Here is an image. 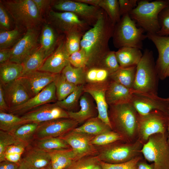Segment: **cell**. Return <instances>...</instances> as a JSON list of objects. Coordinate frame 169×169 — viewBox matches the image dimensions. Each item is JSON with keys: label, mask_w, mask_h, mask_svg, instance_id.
Here are the masks:
<instances>
[{"label": "cell", "mask_w": 169, "mask_h": 169, "mask_svg": "<svg viewBox=\"0 0 169 169\" xmlns=\"http://www.w3.org/2000/svg\"><path fill=\"white\" fill-rule=\"evenodd\" d=\"M21 143L18 141L13 134L0 130V162L6 161L5 153L7 147Z\"/></svg>", "instance_id": "cell-45"}, {"label": "cell", "mask_w": 169, "mask_h": 169, "mask_svg": "<svg viewBox=\"0 0 169 169\" xmlns=\"http://www.w3.org/2000/svg\"><path fill=\"white\" fill-rule=\"evenodd\" d=\"M70 55L66 47L65 40L61 39L55 50L38 70L55 74H60L69 63Z\"/></svg>", "instance_id": "cell-19"}, {"label": "cell", "mask_w": 169, "mask_h": 169, "mask_svg": "<svg viewBox=\"0 0 169 169\" xmlns=\"http://www.w3.org/2000/svg\"><path fill=\"white\" fill-rule=\"evenodd\" d=\"M1 84L9 109L24 104L31 98L19 78L10 83Z\"/></svg>", "instance_id": "cell-21"}, {"label": "cell", "mask_w": 169, "mask_h": 169, "mask_svg": "<svg viewBox=\"0 0 169 169\" xmlns=\"http://www.w3.org/2000/svg\"><path fill=\"white\" fill-rule=\"evenodd\" d=\"M100 162L97 156H85L75 160L66 169H92Z\"/></svg>", "instance_id": "cell-43"}, {"label": "cell", "mask_w": 169, "mask_h": 169, "mask_svg": "<svg viewBox=\"0 0 169 169\" xmlns=\"http://www.w3.org/2000/svg\"><path fill=\"white\" fill-rule=\"evenodd\" d=\"M144 158L153 163L155 169H169V144L167 133L153 135L141 150Z\"/></svg>", "instance_id": "cell-8"}, {"label": "cell", "mask_w": 169, "mask_h": 169, "mask_svg": "<svg viewBox=\"0 0 169 169\" xmlns=\"http://www.w3.org/2000/svg\"><path fill=\"white\" fill-rule=\"evenodd\" d=\"M33 142V146L48 152L72 149L67 142L60 137L35 140Z\"/></svg>", "instance_id": "cell-30"}, {"label": "cell", "mask_w": 169, "mask_h": 169, "mask_svg": "<svg viewBox=\"0 0 169 169\" xmlns=\"http://www.w3.org/2000/svg\"><path fill=\"white\" fill-rule=\"evenodd\" d=\"M138 1V0H119L121 16L126 14H129L137 6Z\"/></svg>", "instance_id": "cell-50"}, {"label": "cell", "mask_w": 169, "mask_h": 169, "mask_svg": "<svg viewBox=\"0 0 169 169\" xmlns=\"http://www.w3.org/2000/svg\"><path fill=\"white\" fill-rule=\"evenodd\" d=\"M108 115L112 130L123 140L129 143L137 140L139 115L130 102L109 106Z\"/></svg>", "instance_id": "cell-2"}, {"label": "cell", "mask_w": 169, "mask_h": 169, "mask_svg": "<svg viewBox=\"0 0 169 169\" xmlns=\"http://www.w3.org/2000/svg\"><path fill=\"white\" fill-rule=\"evenodd\" d=\"M147 38L155 45L158 56L156 67L159 79H164V75L169 65V36H160L156 34L147 33Z\"/></svg>", "instance_id": "cell-22"}, {"label": "cell", "mask_w": 169, "mask_h": 169, "mask_svg": "<svg viewBox=\"0 0 169 169\" xmlns=\"http://www.w3.org/2000/svg\"><path fill=\"white\" fill-rule=\"evenodd\" d=\"M84 84L78 85L75 90L65 99L55 103L66 111H73L83 91Z\"/></svg>", "instance_id": "cell-40"}, {"label": "cell", "mask_w": 169, "mask_h": 169, "mask_svg": "<svg viewBox=\"0 0 169 169\" xmlns=\"http://www.w3.org/2000/svg\"><path fill=\"white\" fill-rule=\"evenodd\" d=\"M98 68L107 70L110 74L118 70L120 68L115 54V52L110 51L103 57Z\"/></svg>", "instance_id": "cell-44"}, {"label": "cell", "mask_w": 169, "mask_h": 169, "mask_svg": "<svg viewBox=\"0 0 169 169\" xmlns=\"http://www.w3.org/2000/svg\"><path fill=\"white\" fill-rule=\"evenodd\" d=\"M20 116L25 124L29 122L40 123L56 119L69 118L67 111L55 103L41 105Z\"/></svg>", "instance_id": "cell-15"}, {"label": "cell", "mask_w": 169, "mask_h": 169, "mask_svg": "<svg viewBox=\"0 0 169 169\" xmlns=\"http://www.w3.org/2000/svg\"><path fill=\"white\" fill-rule=\"evenodd\" d=\"M73 130L94 136L112 130L110 126L97 116L89 119L81 125Z\"/></svg>", "instance_id": "cell-29"}, {"label": "cell", "mask_w": 169, "mask_h": 169, "mask_svg": "<svg viewBox=\"0 0 169 169\" xmlns=\"http://www.w3.org/2000/svg\"><path fill=\"white\" fill-rule=\"evenodd\" d=\"M86 71V68L74 67L69 63L61 73L68 82L78 86L85 83Z\"/></svg>", "instance_id": "cell-35"}, {"label": "cell", "mask_w": 169, "mask_h": 169, "mask_svg": "<svg viewBox=\"0 0 169 169\" xmlns=\"http://www.w3.org/2000/svg\"><path fill=\"white\" fill-rule=\"evenodd\" d=\"M92 169H102L100 162L95 166Z\"/></svg>", "instance_id": "cell-61"}, {"label": "cell", "mask_w": 169, "mask_h": 169, "mask_svg": "<svg viewBox=\"0 0 169 169\" xmlns=\"http://www.w3.org/2000/svg\"><path fill=\"white\" fill-rule=\"evenodd\" d=\"M40 169H51L50 164L47 166L41 168Z\"/></svg>", "instance_id": "cell-63"}, {"label": "cell", "mask_w": 169, "mask_h": 169, "mask_svg": "<svg viewBox=\"0 0 169 169\" xmlns=\"http://www.w3.org/2000/svg\"><path fill=\"white\" fill-rule=\"evenodd\" d=\"M109 75L110 73L106 69L97 67L96 83H102L110 79Z\"/></svg>", "instance_id": "cell-52"}, {"label": "cell", "mask_w": 169, "mask_h": 169, "mask_svg": "<svg viewBox=\"0 0 169 169\" xmlns=\"http://www.w3.org/2000/svg\"><path fill=\"white\" fill-rule=\"evenodd\" d=\"M21 30L16 27L8 31L0 30V49L14 46L22 37Z\"/></svg>", "instance_id": "cell-39"}, {"label": "cell", "mask_w": 169, "mask_h": 169, "mask_svg": "<svg viewBox=\"0 0 169 169\" xmlns=\"http://www.w3.org/2000/svg\"><path fill=\"white\" fill-rule=\"evenodd\" d=\"M133 92L132 89L110 79L105 92L106 102L109 106L130 102Z\"/></svg>", "instance_id": "cell-24"}, {"label": "cell", "mask_w": 169, "mask_h": 169, "mask_svg": "<svg viewBox=\"0 0 169 169\" xmlns=\"http://www.w3.org/2000/svg\"><path fill=\"white\" fill-rule=\"evenodd\" d=\"M21 30L37 28L41 23L42 14L33 0H9L0 1Z\"/></svg>", "instance_id": "cell-4"}, {"label": "cell", "mask_w": 169, "mask_h": 169, "mask_svg": "<svg viewBox=\"0 0 169 169\" xmlns=\"http://www.w3.org/2000/svg\"><path fill=\"white\" fill-rule=\"evenodd\" d=\"M48 18L49 24L57 32L66 35L74 30L85 33L90 28L85 21L70 12H58L51 9L48 12Z\"/></svg>", "instance_id": "cell-11"}, {"label": "cell", "mask_w": 169, "mask_h": 169, "mask_svg": "<svg viewBox=\"0 0 169 169\" xmlns=\"http://www.w3.org/2000/svg\"><path fill=\"white\" fill-rule=\"evenodd\" d=\"M142 28L137 27L129 14L121 16L115 25L112 36L113 44L116 48L125 47L142 49L143 41L147 37Z\"/></svg>", "instance_id": "cell-7"}, {"label": "cell", "mask_w": 169, "mask_h": 169, "mask_svg": "<svg viewBox=\"0 0 169 169\" xmlns=\"http://www.w3.org/2000/svg\"><path fill=\"white\" fill-rule=\"evenodd\" d=\"M168 121V112L159 110L145 115H139L138 140L143 145L151 136L167 133Z\"/></svg>", "instance_id": "cell-9"}, {"label": "cell", "mask_w": 169, "mask_h": 169, "mask_svg": "<svg viewBox=\"0 0 169 169\" xmlns=\"http://www.w3.org/2000/svg\"><path fill=\"white\" fill-rule=\"evenodd\" d=\"M77 2L84 3L89 5L98 7L100 0H75Z\"/></svg>", "instance_id": "cell-58"}, {"label": "cell", "mask_w": 169, "mask_h": 169, "mask_svg": "<svg viewBox=\"0 0 169 169\" xmlns=\"http://www.w3.org/2000/svg\"><path fill=\"white\" fill-rule=\"evenodd\" d=\"M136 66L120 67L110 74V79L124 86L132 89L135 80Z\"/></svg>", "instance_id": "cell-32"}, {"label": "cell", "mask_w": 169, "mask_h": 169, "mask_svg": "<svg viewBox=\"0 0 169 169\" xmlns=\"http://www.w3.org/2000/svg\"><path fill=\"white\" fill-rule=\"evenodd\" d=\"M84 33L79 30H74L66 35L65 46L70 55L80 50L81 41Z\"/></svg>", "instance_id": "cell-41"}, {"label": "cell", "mask_w": 169, "mask_h": 169, "mask_svg": "<svg viewBox=\"0 0 169 169\" xmlns=\"http://www.w3.org/2000/svg\"><path fill=\"white\" fill-rule=\"evenodd\" d=\"M168 124L167 128V141L169 144V104H168Z\"/></svg>", "instance_id": "cell-59"}, {"label": "cell", "mask_w": 169, "mask_h": 169, "mask_svg": "<svg viewBox=\"0 0 169 169\" xmlns=\"http://www.w3.org/2000/svg\"><path fill=\"white\" fill-rule=\"evenodd\" d=\"M0 30L8 31L12 30L11 16L5 8L0 2Z\"/></svg>", "instance_id": "cell-49"}, {"label": "cell", "mask_w": 169, "mask_h": 169, "mask_svg": "<svg viewBox=\"0 0 169 169\" xmlns=\"http://www.w3.org/2000/svg\"><path fill=\"white\" fill-rule=\"evenodd\" d=\"M95 136L76 132L72 130L60 136L69 145L76 157V159L89 156H97L96 147L91 141Z\"/></svg>", "instance_id": "cell-14"}, {"label": "cell", "mask_w": 169, "mask_h": 169, "mask_svg": "<svg viewBox=\"0 0 169 169\" xmlns=\"http://www.w3.org/2000/svg\"><path fill=\"white\" fill-rule=\"evenodd\" d=\"M11 54V48L0 49V64L9 61Z\"/></svg>", "instance_id": "cell-54"}, {"label": "cell", "mask_w": 169, "mask_h": 169, "mask_svg": "<svg viewBox=\"0 0 169 169\" xmlns=\"http://www.w3.org/2000/svg\"><path fill=\"white\" fill-rule=\"evenodd\" d=\"M57 101L56 87L54 81L24 104L10 109L8 113L20 116L36 108L51 102H56Z\"/></svg>", "instance_id": "cell-16"}, {"label": "cell", "mask_w": 169, "mask_h": 169, "mask_svg": "<svg viewBox=\"0 0 169 169\" xmlns=\"http://www.w3.org/2000/svg\"><path fill=\"white\" fill-rule=\"evenodd\" d=\"M69 62L73 67L86 69L87 59L84 52L81 49L70 55Z\"/></svg>", "instance_id": "cell-48"}, {"label": "cell", "mask_w": 169, "mask_h": 169, "mask_svg": "<svg viewBox=\"0 0 169 169\" xmlns=\"http://www.w3.org/2000/svg\"><path fill=\"white\" fill-rule=\"evenodd\" d=\"M169 3V0H138L137 6L129 14L147 33L156 34L160 29L159 14Z\"/></svg>", "instance_id": "cell-5"}, {"label": "cell", "mask_w": 169, "mask_h": 169, "mask_svg": "<svg viewBox=\"0 0 169 169\" xmlns=\"http://www.w3.org/2000/svg\"><path fill=\"white\" fill-rule=\"evenodd\" d=\"M158 21L160 29L156 34L160 36H168L169 35V3L159 13Z\"/></svg>", "instance_id": "cell-47"}, {"label": "cell", "mask_w": 169, "mask_h": 169, "mask_svg": "<svg viewBox=\"0 0 169 169\" xmlns=\"http://www.w3.org/2000/svg\"><path fill=\"white\" fill-rule=\"evenodd\" d=\"M51 6L56 10L74 13L92 27L103 11L99 7L89 5L75 0H52Z\"/></svg>", "instance_id": "cell-10"}, {"label": "cell", "mask_w": 169, "mask_h": 169, "mask_svg": "<svg viewBox=\"0 0 169 169\" xmlns=\"http://www.w3.org/2000/svg\"><path fill=\"white\" fill-rule=\"evenodd\" d=\"M29 146L27 147L24 156L19 162L20 164L30 169H40L50 164L49 152Z\"/></svg>", "instance_id": "cell-23"}, {"label": "cell", "mask_w": 169, "mask_h": 169, "mask_svg": "<svg viewBox=\"0 0 169 169\" xmlns=\"http://www.w3.org/2000/svg\"><path fill=\"white\" fill-rule=\"evenodd\" d=\"M49 152L51 169H66L76 159L72 149Z\"/></svg>", "instance_id": "cell-31"}, {"label": "cell", "mask_w": 169, "mask_h": 169, "mask_svg": "<svg viewBox=\"0 0 169 169\" xmlns=\"http://www.w3.org/2000/svg\"><path fill=\"white\" fill-rule=\"evenodd\" d=\"M143 158L141 155L124 163L110 164L100 161V162L102 169H137L138 162Z\"/></svg>", "instance_id": "cell-46"}, {"label": "cell", "mask_w": 169, "mask_h": 169, "mask_svg": "<svg viewBox=\"0 0 169 169\" xmlns=\"http://www.w3.org/2000/svg\"><path fill=\"white\" fill-rule=\"evenodd\" d=\"M115 54L121 68L136 66L143 56L140 49L128 47L119 48Z\"/></svg>", "instance_id": "cell-25"}, {"label": "cell", "mask_w": 169, "mask_h": 169, "mask_svg": "<svg viewBox=\"0 0 169 169\" xmlns=\"http://www.w3.org/2000/svg\"><path fill=\"white\" fill-rule=\"evenodd\" d=\"M24 124L20 116L0 110L1 130L13 134L18 128Z\"/></svg>", "instance_id": "cell-36"}, {"label": "cell", "mask_w": 169, "mask_h": 169, "mask_svg": "<svg viewBox=\"0 0 169 169\" xmlns=\"http://www.w3.org/2000/svg\"><path fill=\"white\" fill-rule=\"evenodd\" d=\"M79 124L70 118H60L39 123L34 140L61 136L77 127Z\"/></svg>", "instance_id": "cell-12"}, {"label": "cell", "mask_w": 169, "mask_h": 169, "mask_svg": "<svg viewBox=\"0 0 169 169\" xmlns=\"http://www.w3.org/2000/svg\"><path fill=\"white\" fill-rule=\"evenodd\" d=\"M143 145L138 140L133 143L119 140L103 146H95L97 156L100 161L110 164H117L129 161L142 155Z\"/></svg>", "instance_id": "cell-6"}, {"label": "cell", "mask_w": 169, "mask_h": 169, "mask_svg": "<svg viewBox=\"0 0 169 169\" xmlns=\"http://www.w3.org/2000/svg\"><path fill=\"white\" fill-rule=\"evenodd\" d=\"M137 169H155L153 163L150 164L147 162L144 158L141 159L138 162Z\"/></svg>", "instance_id": "cell-57"}, {"label": "cell", "mask_w": 169, "mask_h": 169, "mask_svg": "<svg viewBox=\"0 0 169 169\" xmlns=\"http://www.w3.org/2000/svg\"><path fill=\"white\" fill-rule=\"evenodd\" d=\"M169 76V65L167 68L164 75V79Z\"/></svg>", "instance_id": "cell-60"}, {"label": "cell", "mask_w": 169, "mask_h": 169, "mask_svg": "<svg viewBox=\"0 0 169 169\" xmlns=\"http://www.w3.org/2000/svg\"><path fill=\"white\" fill-rule=\"evenodd\" d=\"M39 123L34 122L23 124L13 134L19 142L29 145L34 140V135Z\"/></svg>", "instance_id": "cell-34"}, {"label": "cell", "mask_w": 169, "mask_h": 169, "mask_svg": "<svg viewBox=\"0 0 169 169\" xmlns=\"http://www.w3.org/2000/svg\"><path fill=\"white\" fill-rule=\"evenodd\" d=\"M57 74L37 70L25 73L19 79L32 98L54 82Z\"/></svg>", "instance_id": "cell-20"}, {"label": "cell", "mask_w": 169, "mask_h": 169, "mask_svg": "<svg viewBox=\"0 0 169 169\" xmlns=\"http://www.w3.org/2000/svg\"><path fill=\"white\" fill-rule=\"evenodd\" d=\"M0 110L8 113L9 108L5 100L3 89L0 84Z\"/></svg>", "instance_id": "cell-55"}, {"label": "cell", "mask_w": 169, "mask_h": 169, "mask_svg": "<svg viewBox=\"0 0 169 169\" xmlns=\"http://www.w3.org/2000/svg\"><path fill=\"white\" fill-rule=\"evenodd\" d=\"M110 79L102 83L84 84L83 91L94 99L97 105V117L111 128L108 115L109 106L105 99V92Z\"/></svg>", "instance_id": "cell-18"}, {"label": "cell", "mask_w": 169, "mask_h": 169, "mask_svg": "<svg viewBox=\"0 0 169 169\" xmlns=\"http://www.w3.org/2000/svg\"><path fill=\"white\" fill-rule=\"evenodd\" d=\"M54 82L57 100L59 101L65 99L77 86L67 81L61 73L57 74Z\"/></svg>", "instance_id": "cell-37"}, {"label": "cell", "mask_w": 169, "mask_h": 169, "mask_svg": "<svg viewBox=\"0 0 169 169\" xmlns=\"http://www.w3.org/2000/svg\"><path fill=\"white\" fill-rule=\"evenodd\" d=\"M37 8L42 14L51 6L52 0H33Z\"/></svg>", "instance_id": "cell-53"}, {"label": "cell", "mask_w": 169, "mask_h": 169, "mask_svg": "<svg viewBox=\"0 0 169 169\" xmlns=\"http://www.w3.org/2000/svg\"><path fill=\"white\" fill-rule=\"evenodd\" d=\"M18 169H29L21 165H19Z\"/></svg>", "instance_id": "cell-64"}, {"label": "cell", "mask_w": 169, "mask_h": 169, "mask_svg": "<svg viewBox=\"0 0 169 169\" xmlns=\"http://www.w3.org/2000/svg\"><path fill=\"white\" fill-rule=\"evenodd\" d=\"M119 140H123L122 136L118 133L111 130L95 136L91 140V143L95 146H100Z\"/></svg>", "instance_id": "cell-42"}, {"label": "cell", "mask_w": 169, "mask_h": 169, "mask_svg": "<svg viewBox=\"0 0 169 169\" xmlns=\"http://www.w3.org/2000/svg\"><path fill=\"white\" fill-rule=\"evenodd\" d=\"M163 100L165 102L169 104V97L166 98H163Z\"/></svg>", "instance_id": "cell-62"}, {"label": "cell", "mask_w": 169, "mask_h": 169, "mask_svg": "<svg viewBox=\"0 0 169 169\" xmlns=\"http://www.w3.org/2000/svg\"><path fill=\"white\" fill-rule=\"evenodd\" d=\"M130 103L138 114L145 115L156 110L168 112V104L163 98L134 91Z\"/></svg>", "instance_id": "cell-17"}, {"label": "cell", "mask_w": 169, "mask_h": 169, "mask_svg": "<svg viewBox=\"0 0 169 169\" xmlns=\"http://www.w3.org/2000/svg\"><path fill=\"white\" fill-rule=\"evenodd\" d=\"M115 25L103 10L95 24L84 33L80 49L87 58V69L98 68L103 57L110 51L109 42L112 37Z\"/></svg>", "instance_id": "cell-1"}, {"label": "cell", "mask_w": 169, "mask_h": 169, "mask_svg": "<svg viewBox=\"0 0 169 169\" xmlns=\"http://www.w3.org/2000/svg\"><path fill=\"white\" fill-rule=\"evenodd\" d=\"M28 146L23 143H19L12 145L7 148L5 155L10 154L22 156L25 152L26 148Z\"/></svg>", "instance_id": "cell-51"}, {"label": "cell", "mask_w": 169, "mask_h": 169, "mask_svg": "<svg viewBox=\"0 0 169 169\" xmlns=\"http://www.w3.org/2000/svg\"><path fill=\"white\" fill-rule=\"evenodd\" d=\"M19 166V163L13 162L7 160L0 163V169H18Z\"/></svg>", "instance_id": "cell-56"}, {"label": "cell", "mask_w": 169, "mask_h": 169, "mask_svg": "<svg viewBox=\"0 0 169 169\" xmlns=\"http://www.w3.org/2000/svg\"><path fill=\"white\" fill-rule=\"evenodd\" d=\"M47 58L44 50L40 45L22 64L23 67L22 75L27 73L38 70Z\"/></svg>", "instance_id": "cell-33"}, {"label": "cell", "mask_w": 169, "mask_h": 169, "mask_svg": "<svg viewBox=\"0 0 169 169\" xmlns=\"http://www.w3.org/2000/svg\"><path fill=\"white\" fill-rule=\"evenodd\" d=\"M79 105L80 108L79 111L77 112L67 111L69 118L80 124L85 122L91 118L96 117L94 107L86 95L81 96L79 100Z\"/></svg>", "instance_id": "cell-27"}, {"label": "cell", "mask_w": 169, "mask_h": 169, "mask_svg": "<svg viewBox=\"0 0 169 169\" xmlns=\"http://www.w3.org/2000/svg\"><path fill=\"white\" fill-rule=\"evenodd\" d=\"M39 34L37 28L27 30L11 48L9 61L22 64L40 45L38 43Z\"/></svg>", "instance_id": "cell-13"}, {"label": "cell", "mask_w": 169, "mask_h": 169, "mask_svg": "<svg viewBox=\"0 0 169 169\" xmlns=\"http://www.w3.org/2000/svg\"><path fill=\"white\" fill-rule=\"evenodd\" d=\"M22 64L10 61L0 64V81L2 85L12 82L22 75Z\"/></svg>", "instance_id": "cell-28"}, {"label": "cell", "mask_w": 169, "mask_h": 169, "mask_svg": "<svg viewBox=\"0 0 169 169\" xmlns=\"http://www.w3.org/2000/svg\"><path fill=\"white\" fill-rule=\"evenodd\" d=\"M98 7L105 12L114 25L120 20L121 16L118 0H100Z\"/></svg>", "instance_id": "cell-38"}, {"label": "cell", "mask_w": 169, "mask_h": 169, "mask_svg": "<svg viewBox=\"0 0 169 169\" xmlns=\"http://www.w3.org/2000/svg\"><path fill=\"white\" fill-rule=\"evenodd\" d=\"M56 30L50 24L43 26L40 37V45L44 50L47 58L55 50L59 41Z\"/></svg>", "instance_id": "cell-26"}, {"label": "cell", "mask_w": 169, "mask_h": 169, "mask_svg": "<svg viewBox=\"0 0 169 169\" xmlns=\"http://www.w3.org/2000/svg\"><path fill=\"white\" fill-rule=\"evenodd\" d=\"M159 77L156 67L153 52L144 50L136 66L135 80L132 89L134 92L158 96Z\"/></svg>", "instance_id": "cell-3"}]
</instances>
